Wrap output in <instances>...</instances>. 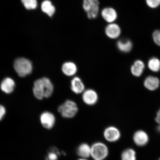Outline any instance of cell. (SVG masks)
I'll use <instances>...</instances> for the list:
<instances>
[{
  "instance_id": "cell-24",
  "label": "cell",
  "mask_w": 160,
  "mask_h": 160,
  "mask_svg": "<svg viewBox=\"0 0 160 160\" xmlns=\"http://www.w3.org/2000/svg\"><path fill=\"white\" fill-rule=\"evenodd\" d=\"M146 2L149 7L155 9L160 5V0H146Z\"/></svg>"
},
{
  "instance_id": "cell-2",
  "label": "cell",
  "mask_w": 160,
  "mask_h": 160,
  "mask_svg": "<svg viewBox=\"0 0 160 160\" xmlns=\"http://www.w3.org/2000/svg\"><path fill=\"white\" fill-rule=\"evenodd\" d=\"M58 110L63 118L71 119L77 115L78 108L75 102L68 100L59 106Z\"/></svg>"
},
{
  "instance_id": "cell-9",
  "label": "cell",
  "mask_w": 160,
  "mask_h": 160,
  "mask_svg": "<svg viewBox=\"0 0 160 160\" xmlns=\"http://www.w3.org/2000/svg\"><path fill=\"white\" fill-rule=\"evenodd\" d=\"M105 32L108 37L112 39H115L118 38L121 33L119 26L115 23H111L105 28Z\"/></svg>"
},
{
  "instance_id": "cell-29",
  "label": "cell",
  "mask_w": 160,
  "mask_h": 160,
  "mask_svg": "<svg viewBox=\"0 0 160 160\" xmlns=\"http://www.w3.org/2000/svg\"><path fill=\"white\" fill-rule=\"evenodd\" d=\"M77 160H89L88 159L83 158H79Z\"/></svg>"
},
{
  "instance_id": "cell-22",
  "label": "cell",
  "mask_w": 160,
  "mask_h": 160,
  "mask_svg": "<svg viewBox=\"0 0 160 160\" xmlns=\"http://www.w3.org/2000/svg\"><path fill=\"white\" fill-rule=\"evenodd\" d=\"M22 3L27 9H33L37 6V0H22Z\"/></svg>"
},
{
  "instance_id": "cell-23",
  "label": "cell",
  "mask_w": 160,
  "mask_h": 160,
  "mask_svg": "<svg viewBox=\"0 0 160 160\" xmlns=\"http://www.w3.org/2000/svg\"><path fill=\"white\" fill-rule=\"evenodd\" d=\"M59 156V153L57 149H51L48 153L47 160H58Z\"/></svg>"
},
{
  "instance_id": "cell-13",
  "label": "cell",
  "mask_w": 160,
  "mask_h": 160,
  "mask_svg": "<svg viewBox=\"0 0 160 160\" xmlns=\"http://www.w3.org/2000/svg\"><path fill=\"white\" fill-rule=\"evenodd\" d=\"M77 153L79 158L88 159L91 157V146L87 143L80 144L77 148Z\"/></svg>"
},
{
  "instance_id": "cell-6",
  "label": "cell",
  "mask_w": 160,
  "mask_h": 160,
  "mask_svg": "<svg viewBox=\"0 0 160 160\" xmlns=\"http://www.w3.org/2000/svg\"><path fill=\"white\" fill-rule=\"evenodd\" d=\"M103 136L106 141L113 143L118 141L121 137V133L117 127L109 126L104 130Z\"/></svg>"
},
{
  "instance_id": "cell-4",
  "label": "cell",
  "mask_w": 160,
  "mask_h": 160,
  "mask_svg": "<svg viewBox=\"0 0 160 160\" xmlns=\"http://www.w3.org/2000/svg\"><path fill=\"white\" fill-rule=\"evenodd\" d=\"M109 154L108 148L102 142H96L91 145V157L93 159L104 160Z\"/></svg>"
},
{
  "instance_id": "cell-20",
  "label": "cell",
  "mask_w": 160,
  "mask_h": 160,
  "mask_svg": "<svg viewBox=\"0 0 160 160\" xmlns=\"http://www.w3.org/2000/svg\"><path fill=\"white\" fill-rule=\"evenodd\" d=\"M121 160H136L135 151L131 148L126 149L122 153Z\"/></svg>"
},
{
  "instance_id": "cell-18",
  "label": "cell",
  "mask_w": 160,
  "mask_h": 160,
  "mask_svg": "<svg viewBox=\"0 0 160 160\" xmlns=\"http://www.w3.org/2000/svg\"><path fill=\"white\" fill-rule=\"evenodd\" d=\"M41 9L43 12L50 17L53 16L55 12V8L49 0L44 1L41 5Z\"/></svg>"
},
{
  "instance_id": "cell-12",
  "label": "cell",
  "mask_w": 160,
  "mask_h": 160,
  "mask_svg": "<svg viewBox=\"0 0 160 160\" xmlns=\"http://www.w3.org/2000/svg\"><path fill=\"white\" fill-rule=\"evenodd\" d=\"M62 71L63 73L68 77H72L77 73V65L72 62H67L62 66Z\"/></svg>"
},
{
  "instance_id": "cell-27",
  "label": "cell",
  "mask_w": 160,
  "mask_h": 160,
  "mask_svg": "<svg viewBox=\"0 0 160 160\" xmlns=\"http://www.w3.org/2000/svg\"><path fill=\"white\" fill-rule=\"evenodd\" d=\"M155 120L156 122L159 125H160V109L157 113V117H156Z\"/></svg>"
},
{
  "instance_id": "cell-3",
  "label": "cell",
  "mask_w": 160,
  "mask_h": 160,
  "mask_svg": "<svg viewBox=\"0 0 160 160\" xmlns=\"http://www.w3.org/2000/svg\"><path fill=\"white\" fill-rule=\"evenodd\" d=\"M14 68L19 77H24L32 72V65L29 59L20 58L15 60Z\"/></svg>"
},
{
  "instance_id": "cell-16",
  "label": "cell",
  "mask_w": 160,
  "mask_h": 160,
  "mask_svg": "<svg viewBox=\"0 0 160 160\" xmlns=\"http://www.w3.org/2000/svg\"><path fill=\"white\" fill-rule=\"evenodd\" d=\"M159 80L157 77L149 76L145 80L144 85L147 88L151 91H154L159 87Z\"/></svg>"
},
{
  "instance_id": "cell-5",
  "label": "cell",
  "mask_w": 160,
  "mask_h": 160,
  "mask_svg": "<svg viewBox=\"0 0 160 160\" xmlns=\"http://www.w3.org/2000/svg\"><path fill=\"white\" fill-rule=\"evenodd\" d=\"M83 7L89 19L97 18L99 12V2L98 0H83Z\"/></svg>"
},
{
  "instance_id": "cell-1",
  "label": "cell",
  "mask_w": 160,
  "mask_h": 160,
  "mask_svg": "<svg viewBox=\"0 0 160 160\" xmlns=\"http://www.w3.org/2000/svg\"><path fill=\"white\" fill-rule=\"evenodd\" d=\"M51 89V85L48 78L43 77L38 79L34 83L33 94L38 99L41 100Z\"/></svg>"
},
{
  "instance_id": "cell-21",
  "label": "cell",
  "mask_w": 160,
  "mask_h": 160,
  "mask_svg": "<svg viewBox=\"0 0 160 160\" xmlns=\"http://www.w3.org/2000/svg\"><path fill=\"white\" fill-rule=\"evenodd\" d=\"M148 66L152 71L157 72L160 69V61L157 58H152L149 61Z\"/></svg>"
},
{
  "instance_id": "cell-25",
  "label": "cell",
  "mask_w": 160,
  "mask_h": 160,
  "mask_svg": "<svg viewBox=\"0 0 160 160\" xmlns=\"http://www.w3.org/2000/svg\"><path fill=\"white\" fill-rule=\"evenodd\" d=\"M153 39L155 43L160 46V30H156L152 34Z\"/></svg>"
},
{
  "instance_id": "cell-30",
  "label": "cell",
  "mask_w": 160,
  "mask_h": 160,
  "mask_svg": "<svg viewBox=\"0 0 160 160\" xmlns=\"http://www.w3.org/2000/svg\"><path fill=\"white\" fill-rule=\"evenodd\" d=\"M93 160H99V159H93Z\"/></svg>"
},
{
  "instance_id": "cell-10",
  "label": "cell",
  "mask_w": 160,
  "mask_h": 160,
  "mask_svg": "<svg viewBox=\"0 0 160 160\" xmlns=\"http://www.w3.org/2000/svg\"><path fill=\"white\" fill-rule=\"evenodd\" d=\"M133 141L139 147H143L148 142L149 138L147 133L142 130L136 132L133 135Z\"/></svg>"
},
{
  "instance_id": "cell-15",
  "label": "cell",
  "mask_w": 160,
  "mask_h": 160,
  "mask_svg": "<svg viewBox=\"0 0 160 160\" xmlns=\"http://www.w3.org/2000/svg\"><path fill=\"white\" fill-rule=\"evenodd\" d=\"M15 86V83L13 80L11 78H7L2 82L1 88L5 93L9 94L13 91Z\"/></svg>"
},
{
  "instance_id": "cell-11",
  "label": "cell",
  "mask_w": 160,
  "mask_h": 160,
  "mask_svg": "<svg viewBox=\"0 0 160 160\" xmlns=\"http://www.w3.org/2000/svg\"><path fill=\"white\" fill-rule=\"evenodd\" d=\"M101 15L103 19L107 22L112 23L117 18V13L115 10L112 8H106L102 10Z\"/></svg>"
},
{
  "instance_id": "cell-8",
  "label": "cell",
  "mask_w": 160,
  "mask_h": 160,
  "mask_svg": "<svg viewBox=\"0 0 160 160\" xmlns=\"http://www.w3.org/2000/svg\"><path fill=\"white\" fill-rule=\"evenodd\" d=\"M98 96L97 92L92 89H88L83 92V101L86 104L92 106L94 105L98 101Z\"/></svg>"
},
{
  "instance_id": "cell-14",
  "label": "cell",
  "mask_w": 160,
  "mask_h": 160,
  "mask_svg": "<svg viewBox=\"0 0 160 160\" xmlns=\"http://www.w3.org/2000/svg\"><path fill=\"white\" fill-rule=\"evenodd\" d=\"M85 85L83 82L78 77L73 78L71 81V89L74 93L79 94L85 91Z\"/></svg>"
},
{
  "instance_id": "cell-26",
  "label": "cell",
  "mask_w": 160,
  "mask_h": 160,
  "mask_svg": "<svg viewBox=\"0 0 160 160\" xmlns=\"http://www.w3.org/2000/svg\"><path fill=\"white\" fill-rule=\"evenodd\" d=\"M6 113L5 108L3 106L0 105V121L3 118Z\"/></svg>"
},
{
  "instance_id": "cell-28",
  "label": "cell",
  "mask_w": 160,
  "mask_h": 160,
  "mask_svg": "<svg viewBox=\"0 0 160 160\" xmlns=\"http://www.w3.org/2000/svg\"><path fill=\"white\" fill-rule=\"evenodd\" d=\"M157 130L158 132L160 133V125H159L157 128Z\"/></svg>"
},
{
  "instance_id": "cell-31",
  "label": "cell",
  "mask_w": 160,
  "mask_h": 160,
  "mask_svg": "<svg viewBox=\"0 0 160 160\" xmlns=\"http://www.w3.org/2000/svg\"><path fill=\"white\" fill-rule=\"evenodd\" d=\"M160 160V158L159 159V160Z\"/></svg>"
},
{
  "instance_id": "cell-19",
  "label": "cell",
  "mask_w": 160,
  "mask_h": 160,
  "mask_svg": "<svg viewBox=\"0 0 160 160\" xmlns=\"http://www.w3.org/2000/svg\"><path fill=\"white\" fill-rule=\"evenodd\" d=\"M144 68L145 65L143 62L140 60H138L135 62L131 67L132 73L136 77H139L142 73Z\"/></svg>"
},
{
  "instance_id": "cell-7",
  "label": "cell",
  "mask_w": 160,
  "mask_h": 160,
  "mask_svg": "<svg viewBox=\"0 0 160 160\" xmlns=\"http://www.w3.org/2000/svg\"><path fill=\"white\" fill-rule=\"evenodd\" d=\"M40 121L43 128L50 130L54 127L56 123V118L52 113L49 112H45L41 115Z\"/></svg>"
},
{
  "instance_id": "cell-17",
  "label": "cell",
  "mask_w": 160,
  "mask_h": 160,
  "mask_svg": "<svg viewBox=\"0 0 160 160\" xmlns=\"http://www.w3.org/2000/svg\"><path fill=\"white\" fill-rule=\"evenodd\" d=\"M117 46L119 51L127 53L131 51L132 48V43L130 40L123 39L117 42Z\"/></svg>"
}]
</instances>
